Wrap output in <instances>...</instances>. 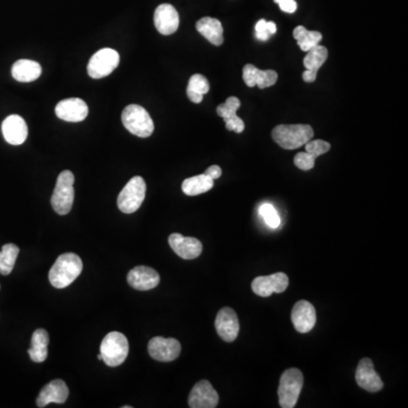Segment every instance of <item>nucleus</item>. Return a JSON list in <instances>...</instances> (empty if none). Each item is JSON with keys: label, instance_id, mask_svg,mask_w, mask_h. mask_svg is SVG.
Wrapping results in <instances>:
<instances>
[{"label": "nucleus", "instance_id": "obj_36", "mask_svg": "<svg viewBox=\"0 0 408 408\" xmlns=\"http://www.w3.org/2000/svg\"><path fill=\"white\" fill-rule=\"evenodd\" d=\"M275 3L279 5L281 11L289 14H293L298 9V4L295 0H275Z\"/></svg>", "mask_w": 408, "mask_h": 408}, {"label": "nucleus", "instance_id": "obj_7", "mask_svg": "<svg viewBox=\"0 0 408 408\" xmlns=\"http://www.w3.org/2000/svg\"><path fill=\"white\" fill-rule=\"evenodd\" d=\"M147 184L141 176H135L125 185L122 192L119 193L117 205L124 213H134L141 208L144 201Z\"/></svg>", "mask_w": 408, "mask_h": 408}, {"label": "nucleus", "instance_id": "obj_3", "mask_svg": "<svg viewBox=\"0 0 408 408\" xmlns=\"http://www.w3.org/2000/svg\"><path fill=\"white\" fill-rule=\"evenodd\" d=\"M130 345L128 338L120 332H111L102 339L100 354L102 361L110 368H116L128 358Z\"/></svg>", "mask_w": 408, "mask_h": 408}, {"label": "nucleus", "instance_id": "obj_1", "mask_svg": "<svg viewBox=\"0 0 408 408\" xmlns=\"http://www.w3.org/2000/svg\"><path fill=\"white\" fill-rule=\"evenodd\" d=\"M83 270V262L75 253H65L57 258L49 271V281L55 288L69 286Z\"/></svg>", "mask_w": 408, "mask_h": 408}, {"label": "nucleus", "instance_id": "obj_39", "mask_svg": "<svg viewBox=\"0 0 408 408\" xmlns=\"http://www.w3.org/2000/svg\"><path fill=\"white\" fill-rule=\"evenodd\" d=\"M266 26H268V30H269L270 34H275L277 32V26H276L273 22H266Z\"/></svg>", "mask_w": 408, "mask_h": 408}, {"label": "nucleus", "instance_id": "obj_35", "mask_svg": "<svg viewBox=\"0 0 408 408\" xmlns=\"http://www.w3.org/2000/svg\"><path fill=\"white\" fill-rule=\"evenodd\" d=\"M226 128L228 130H232V132H236V133H243L244 128H245V124H244L243 119L241 117H234V118L228 119L226 120Z\"/></svg>", "mask_w": 408, "mask_h": 408}, {"label": "nucleus", "instance_id": "obj_19", "mask_svg": "<svg viewBox=\"0 0 408 408\" xmlns=\"http://www.w3.org/2000/svg\"><path fill=\"white\" fill-rule=\"evenodd\" d=\"M3 135L11 145H21L28 139V125L18 115L7 117L1 125Z\"/></svg>", "mask_w": 408, "mask_h": 408}, {"label": "nucleus", "instance_id": "obj_4", "mask_svg": "<svg viewBox=\"0 0 408 408\" xmlns=\"http://www.w3.org/2000/svg\"><path fill=\"white\" fill-rule=\"evenodd\" d=\"M303 385V373L298 368H288L283 372L278 388V397L281 407L293 408L296 406Z\"/></svg>", "mask_w": 408, "mask_h": 408}, {"label": "nucleus", "instance_id": "obj_22", "mask_svg": "<svg viewBox=\"0 0 408 408\" xmlns=\"http://www.w3.org/2000/svg\"><path fill=\"white\" fill-rule=\"evenodd\" d=\"M196 30L213 45L224 43V28L217 18L203 17L196 23Z\"/></svg>", "mask_w": 408, "mask_h": 408}, {"label": "nucleus", "instance_id": "obj_12", "mask_svg": "<svg viewBox=\"0 0 408 408\" xmlns=\"http://www.w3.org/2000/svg\"><path fill=\"white\" fill-rule=\"evenodd\" d=\"M215 329L221 339L232 343L239 332V321L237 314L230 307H224L219 311L215 322Z\"/></svg>", "mask_w": 408, "mask_h": 408}, {"label": "nucleus", "instance_id": "obj_13", "mask_svg": "<svg viewBox=\"0 0 408 408\" xmlns=\"http://www.w3.org/2000/svg\"><path fill=\"white\" fill-rule=\"evenodd\" d=\"M292 321L295 329L300 334L311 332L317 322V313L313 304L307 300H298L293 307Z\"/></svg>", "mask_w": 408, "mask_h": 408}, {"label": "nucleus", "instance_id": "obj_26", "mask_svg": "<svg viewBox=\"0 0 408 408\" xmlns=\"http://www.w3.org/2000/svg\"><path fill=\"white\" fill-rule=\"evenodd\" d=\"M210 90L209 81L201 74H194L188 81L186 94L188 99L194 103H200L203 100V96Z\"/></svg>", "mask_w": 408, "mask_h": 408}, {"label": "nucleus", "instance_id": "obj_10", "mask_svg": "<svg viewBox=\"0 0 408 408\" xmlns=\"http://www.w3.org/2000/svg\"><path fill=\"white\" fill-rule=\"evenodd\" d=\"M288 276L283 272H277L273 275L260 276L252 281V289L255 294L261 298H269L273 293L285 292L288 287Z\"/></svg>", "mask_w": 408, "mask_h": 408}, {"label": "nucleus", "instance_id": "obj_20", "mask_svg": "<svg viewBox=\"0 0 408 408\" xmlns=\"http://www.w3.org/2000/svg\"><path fill=\"white\" fill-rule=\"evenodd\" d=\"M68 395H69V391L66 383L62 380H54L48 385H45L42 390L40 391L37 398V406L45 407L51 402L64 404L67 400Z\"/></svg>", "mask_w": 408, "mask_h": 408}, {"label": "nucleus", "instance_id": "obj_23", "mask_svg": "<svg viewBox=\"0 0 408 408\" xmlns=\"http://www.w3.org/2000/svg\"><path fill=\"white\" fill-rule=\"evenodd\" d=\"M41 66L39 62L30 60H17L11 68V75L16 81L22 83L33 82L41 75Z\"/></svg>", "mask_w": 408, "mask_h": 408}, {"label": "nucleus", "instance_id": "obj_37", "mask_svg": "<svg viewBox=\"0 0 408 408\" xmlns=\"http://www.w3.org/2000/svg\"><path fill=\"white\" fill-rule=\"evenodd\" d=\"M204 174L215 181V179H218L219 177H220L221 174H222V170H221V168L217 166V164H213L211 167L208 168Z\"/></svg>", "mask_w": 408, "mask_h": 408}, {"label": "nucleus", "instance_id": "obj_24", "mask_svg": "<svg viewBox=\"0 0 408 408\" xmlns=\"http://www.w3.org/2000/svg\"><path fill=\"white\" fill-rule=\"evenodd\" d=\"M49 334L45 329H37L32 334L28 355L35 363H42L48 357Z\"/></svg>", "mask_w": 408, "mask_h": 408}, {"label": "nucleus", "instance_id": "obj_8", "mask_svg": "<svg viewBox=\"0 0 408 408\" xmlns=\"http://www.w3.org/2000/svg\"><path fill=\"white\" fill-rule=\"evenodd\" d=\"M118 52L110 48H103L96 51L91 57L88 65V73L92 79H102L113 73L119 64Z\"/></svg>", "mask_w": 408, "mask_h": 408}, {"label": "nucleus", "instance_id": "obj_21", "mask_svg": "<svg viewBox=\"0 0 408 408\" xmlns=\"http://www.w3.org/2000/svg\"><path fill=\"white\" fill-rule=\"evenodd\" d=\"M243 79L249 88L256 85L259 89H266L277 83L278 74L272 69L261 71L252 64H247L243 68Z\"/></svg>", "mask_w": 408, "mask_h": 408}, {"label": "nucleus", "instance_id": "obj_30", "mask_svg": "<svg viewBox=\"0 0 408 408\" xmlns=\"http://www.w3.org/2000/svg\"><path fill=\"white\" fill-rule=\"evenodd\" d=\"M241 107V101L236 96H230L228 99L226 100L225 103L218 106L217 108V113L221 118L225 119V122L228 120V119L234 118V117L237 116V109Z\"/></svg>", "mask_w": 408, "mask_h": 408}, {"label": "nucleus", "instance_id": "obj_31", "mask_svg": "<svg viewBox=\"0 0 408 408\" xmlns=\"http://www.w3.org/2000/svg\"><path fill=\"white\" fill-rule=\"evenodd\" d=\"M259 213L264 219V222L272 230H276V228L280 226V217H279L277 210L275 209L272 204H262L260 209H259Z\"/></svg>", "mask_w": 408, "mask_h": 408}, {"label": "nucleus", "instance_id": "obj_40", "mask_svg": "<svg viewBox=\"0 0 408 408\" xmlns=\"http://www.w3.org/2000/svg\"><path fill=\"white\" fill-rule=\"evenodd\" d=\"M98 360L102 361L101 354L98 355Z\"/></svg>", "mask_w": 408, "mask_h": 408}, {"label": "nucleus", "instance_id": "obj_18", "mask_svg": "<svg viewBox=\"0 0 408 408\" xmlns=\"http://www.w3.org/2000/svg\"><path fill=\"white\" fill-rule=\"evenodd\" d=\"M154 26L164 35L175 33L179 26V15L175 7L169 4L158 6L154 11Z\"/></svg>", "mask_w": 408, "mask_h": 408}, {"label": "nucleus", "instance_id": "obj_14", "mask_svg": "<svg viewBox=\"0 0 408 408\" xmlns=\"http://www.w3.org/2000/svg\"><path fill=\"white\" fill-rule=\"evenodd\" d=\"M357 385L368 392H378L383 388L379 374L374 370L373 362L370 358H363L357 366L355 373Z\"/></svg>", "mask_w": 408, "mask_h": 408}, {"label": "nucleus", "instance_id": "obj_11", "mask_svg": "<svg viewBox=\"0 0 408 408\" xmlns=\"http://www.w3.org/2000/svg\"><path fill=\"white\" fill-rule=\"evenodd\" d=\"M219 402V395L207 380L198 381L188 397L191 408H215Z\"/></svg>", "mask_w": 408, "mask_h": 408}, {"label": "nucleus", "instance_id": "obj_9", "mask_svg": "<svg viewBox=\"0 0 408 408\" xmlns=\"http://www.w3.org/2000/svg\"><path fill=\"white\" fill-rule=\"evenodd\" d=\"M181 346L175 338L154 337L149 341L147 351L153 360L171 362L181 354Z\"/></svg>", "mask_w": 408, "mask_h": 408}, {"label": "nucleus", "instance_id": "obj_17", "mask_svg": "<svg viewBox=\"0 0 408 408\" xmlns=\"http://www.w3.org/2000/svg\"><path fill=\"white\" fill-rule=\"evenodd\" d=\"M130 286L137 290H150L160 283V276L150 266H139L130 270L128 275Z\"/></svg>", "mask_w": 408, "mask_h": 408}, {"label": "nucleus", "instance_id": "obj_32", "mask_svg": "<svg viewBox=\"0 0 408 408\" xmlns=\"http://www.w3.org/2000/svg\"><path fill=\"white\" fill-rule=\"evenodd\" d=\"M330 147L332 145L328 142L322 141V140H310L305 144V151L314 158H317V157L328 152Z\"/></svg>", "mask_w": 408, "mask_h": 408}, {"label": "nucleus", "instance_id": "obj_2", "mask_svg": "<svg viewBox=\"0 0 408 408\" xmlns=\"http://www.w3.org/2000/svg\"><path fill=\"white\" fill-rule=\"evenodd\" d=\"M314 130L310 125H278L272 130V139L286 150H295L313 139Z\"/></svg>", "mask_w": 408, "mask_h": 408}, {"label": "nucleus", "instance_id": "obj_27", "mask_svg": "<svg viewBox=\"0 0 408 408\" xmlns=\"http://www.w3.org/2000/svg\"><path fill=\"white\" fill-rule=\"evenodd\" d=\"M306 52L307 54L304 57L303 60L304 67L312 73L317 74V71L320 69L321 66L326 62L327 58H328V50H327L326 47L317 45Z\"/></svg>", "mask_w": 408, "mask_h": 408}, {"label": "nucleus", "instance_id": "obj_16", "mask_svg": "<svg viewBox=\"0 0 408 408\" xmlns=\"http://www.w3.org/2000/svg\"><path fill=\"white\" fill-rule=\"evenodd\" d=\"M169 245L176 254L184 260H193L200 256L202 253L201 242L194 237H186L181 234H171L168 238Z\"/></svg>", "mask_w": 408, "mask_h": 408}, {"label": "nucleus", "instance_id": "obj_6", "mask_svg": "<svg viewBox=\"0 0 408 408\" xmlns=\"http://www.w3.org/2000/svg\"><path fill=\"white\" fill-rule=\"evenodd\" d=\"M74 177L69 170H64L57 178L56 186L51 196V205L58 215H67L73 207L74 202Z\"/></svg>", "mask_w": 408, "mask_h": 408}, {"label": "nucleus", "instance_id": "obj_38", "mask_svg": "<svg viewBox=\"0 0 408 408\" xmlns=\"http://www.w3.org/2000/svg\"><path fill=\"white\" fill-rule=\"evenodd\" d=\"M317 74L312 73V72L306 69V71L304 72L303 75H302V77H303V79L306 83H313L315 79H317Z\"/></svg>", "mask_w": 408, "mask_h": 408}, {"label": "nucleus", "instance_id": "obj_29", "mask_svg": "<svg viewBox=\"0 0 408 408\" xmlns=\"http://www.w3.org/2000/svg\"><path fill=\"white\" fill-rule=\"evenodd\" d=\"M20 249L15 244H6L0 251V273L8 276L14 269Z\"/></svg>", "mask_w": 408, "mask_h": 408}, {"label": "nucleus", "instance_id": "obj_5", "mask_svg": "<svg viewBox=\"0 0 408 408\" xmlns=\"http://www.w3.org/2000/svg\"><path fill=\"white\" fill-rule=\"evenodd\" d=\"M122 120L125 128L139 137H149L154 130V124L150 115L144 108L139 105H130L125 108Z\"/></svg>", "mask_w": 408, "mask_h": 408}, {"label": "nucleus", "instance_id": "obj_15", "mask_svg": "<svg viewBox=\"0 0 408 408\" xmlns=\"http://www.w3.org/2000/svg\"><path fill=\"white\" fill-rule=\"evenodd\" d=\"M57 117L65 122L79 123L88 117V105L79 98L62 100L55 109Z\"/></svg>", "mask_w": 408, "mask_h": 408}, {"label": "nucleus", "instance_id": "obj_25", "mask_svg": "<svg viewBox=\"0 0 408 408\" xmlns=\"http://www.w3.org/2000/svg\"><path fill=\"white\" fill-rule=\"evenodd\" d=\"M213 185H215V181L212 178H210L209 176L205 174H201V175L185 179L181 184V190L186 196H196L211 190Z\"/></svg>", "mask_w": 408, "mask_h": 408}, {"label": "nucleus", "instance_id": "obj_33", "mask_svg": "<svg viewBox=\"0 0 408 408\" xmlns=\"http://www.w3.org/2000/svg\"><path fill=\"white\" fill-rule=\"evenodd\" d=\"M315 159L317 158L305 151V152L298 153L295 156L294 164L300 170H305L306 171V170H311L312 168L314 167Z\"/></svg>", "mask_w": 408, "mask_h": 408}, {"label": "nucleus", "instance_id": "obj_28", "mask_svg": "<svg viewBox=\"0 0 408 408\" xmlns=\"http://www.w3.org/2000/svg\"><path fill=\"white\" fill-rule=\"evenodd\" d=\"M293 35L298 41V45H300V50L309 51L310 49L313 48L315 45L320 43L322 40V34L317 31H309L306 30L304 26H300L294 28Z\"/></svg>", "mask_w": 408, "mask_h": 408}, {"label": "nucleus", "instance_id": "obj_34", "mask_svg": "<svg viewBox=\"0 0 408 408\" xmlns=\"http://www.w3.org/2000/svg\"><path fill=\"white\" fill-rule=\"evenodd\" d=\"M255 33H256V38L261 41H266L271 37L269 30H268V26H266V20H260L256 23L255 26Z\"/></svg>", "mask_w": 408, "mask_h": 408}]
</instances>
